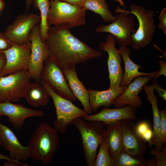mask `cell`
I'll list each match as a JSON object with an SVG mask.
<instances>
[{"mask_svg": "<svg viewBox=\"0 0 166 166\" xmlns=\"http://www.w3.org/2000/svg\"><path fill=\"white\" fill-rule=\"evenodd\" d=\"M66 24L49 27L44 41L49 50V58L61 69L76 68L78 64L101 57L102 52L89 46L72 34Z\"/></svg>", "mask_w": 166, "mask_h": 166, "instance_id": "cell-1", "label": "cell"}, {"mask_svg": "<svg viewBox=\"0 0 166 166\" xmlns=\"http://www.w3.org/2000/svg\"><path fill=\"white\" fill-rule=\"evenodd\" d=\"M57 131L50 124L41 122L34 130L27 144L30 158L46 166L53 160L60 144Z\"/></svg>", "mask_w": 166, "mask_h": 166, "instance_id": "cell-2", "label": "cell"}, {"mask_svg": "<svg viewBox=\"0 0 166 166\" xmlns=\"http://www.w3.org/2000/svg\"><path fill=\"white\" fill-rule=\"evenodd\" d=\"M85 122L81 117L76 118L69 124L75 126L81 134L86 162L88 166H94L97 149L103 141L106 130L101 122Z\"/></svg>", "mask_w": 166, "mask_h": 166, "instance_id": "cell-3", "label": "cell"}, {"mask_svg": "<svg viewBox=\"0 0 166 166\" xmlns=\"http://www.w3.org/2000/svg\"><path fill=\"white\" fill-rule=\"evenodd\" d=\"M130 10L122 9L128 14H132L136 18L139 26L132 35V49L138 50L145 48L152 42L156 29L155 24L154 14L152 10H147L143 6L132 4L129 6Z\"/></svg>", "mask_w": 166, "mask_h": 166, "instance_id": "cell-4", "label": "cell"}, {"mask_svg": "<svg viewBox=\"0 0 166 166\" xmlns=\"http://www.w3.org/2000/svg\"><path fill=\"white\" fill-rule=\"evenodd\" d=\"M47 21L48 26L67 25L71 28L86 23V10L82 7L59 0H50Z\"/></svg>", "mask_w": 166, "mask_h": 166, "instance_id": "cell-5", "label": "cell"}, {"mask_svg": "<svg viewBox=\"0 0 166 166\" xmlns=\"http://www.w3.org/2000/svg\"><path fill=\"white\" fill-rule=\"evenodd\" d=\"M40 83L45 88L53 100L56 115V119L53 123L58 132L64 134L71 122L77 118H82L88 115L84 109L75 105L70 100L57 94L45 81L41 80Z\"/></svg>", "mask_w": 166, "mask_h": 166, "instance_id": "cell-6", "label": "cell"}, {"mask_svg": "<svg viewBox=\"0 0 166 166\" xmlns=\"http://www.w3.org/2000/svg\"><path fill=\"white\" fill-rule=\"evenodd\" d=\"M116 19L108 25H99L95 28L97 33L106 32L113 35L120 46L131 45L132 35L136 31L133 17L129 16L119 7L115 10Z\"/></svg>", "mask_w": 166, "mask_h": 166, "instance_id": "cell-7", "label": "cell"}, {"mask_svg": "<svg viewBox=\"0 0 166 166\" xmlns=\"http://www.w3.org/2000/svg\"><path fill=\"white\" fill-rule=\"evenodd\" d=\"M32 79L28 70L0 76V102H16L24 97Z\"/></svg>", "mask_w": 166, "mask_h": 166, "instance_id": "cell-8", "label": "cell"}, {"mask_svg": "<svg viewBox=\"0 0 166 166\" xmlns=\"http://www.w3.org/2000/svg\"><path fill=\"white\" fill-rule=\"evenodd\" d=\"M29 40L31 43V54L28 71L31 78L40 83L44 62L49 56L47 46L41 38L40 25H35L32 28Z\"/></svg>", "mask_w": 166, "mask_h": 166, "instance_id": "cell-9", "label": "cell"}, {"mask_svg": "<svg viewBox=\"0 0 166 166\" xmlns=\"http://www.w3.org/2000/svg\"><path fill=\"white\" fill-rule=\"evenodd\" d=\"M41 78L61 97L70 101L77 99L71 90L61 69L49 58L44 62Z\"/></svg>", "mask_w": 166, "mask_h": 166, "instance_id": "cell-10", "label": "cell"}, {"mask_svg": "<svg viewBox=\"0 0 166 166\" xmlns=\"http://www.w3.org/2000/svg\"><path fill=\"white\" fill-rule=\"evenodd\" d=\"M41 22L40 16L37 14H21L7 26L4 33L12 42L22 45L30 41L29 36L32 28Z\"/></svg>", "mask_w": 166, "mask_h": 166, "instance_id": "cell-11", "label": "cell"}, {"mask_svg": "<svg viewBox=\"0 0 166 166\" xmlns=\"http://www.w3.org/2000/svg\"><path fill=\"white\" fill-rule=\"evenodd\" d=\"M12 43L11 47L2 52L6 55V63L0 71V76L28 70L31 57V43L20 45Z\"/></svg>", "mask_w": 166, "mask_h": 166, "instance_id": "cell-12", "label": "cell"}, {"mask_svg": "<svg viewBox=\"0 0 166 166\" xmlns=\"http://www.w3.org/2000/svg\"><path fill=\"white\" fill-rule=\"evenodd\" d=\"M116 42L114 37L109 34L106 36L105 41L101 42L98 45L100 49L108 54L107 65L110 89L121 86L123 75L121 65L122 57L116 47Z\"/></svg>", "mask_w": 166, "mask_h": 166, "instance_id": "cell-13", "label": "cell"}, {"mask_svg": "<svg viewBox=\"0 0 166 166\" xmlns=\"http://www.w3.org/2000/svg\"><path fill=\"white\" fill-rule=\"evenodd\" d=\"M133 120H121L122 151L135 158L143 159L146 153V142L137 133Z\"/></svg>", "mask_w": 166, "mask_h": 166, "instance_id": "cell-14", "label": "cell"}, {"mask_svg": "<svg viewBox=\"0 0 166 166\" xmlns=\"http://www.w3.org/2000/svg\"><path fill=\"white\" fill-rule=\"evenodd\" d=\"M44 113L38 109H31L22 104H17L7 101L0 102V117H8L9 123L16 129L21 128L26 119L32 117H43Z\"/></svg>", "mask_w": 166, "mask_h": 166, "instance_id": "cell-15", "label": "cell"}, {"mask_svg": "<svg viewBox=\"0 0 166 166\" xmlns=\"http://www.w3.org/2000/svg\"><path fill=\"white\" fill-rule=\"evenodd\" d=\"M0 118V145L9 151L10 157L17 161H25L30 158L28 146L22 145L14 132L7 126L2 124Z\"/></svg>", "mask_w": 166, "mask_h": 166, "instance_id": "cell-16", "label": "cell"}, {"mask_svg": "<svg viewBox=\"0 0 166 166\" xmlns=\"http://www.w3.org/2000/svg\"><path fill=\"white\" fill-rule=\"evenodd\" d=\"M152 78L148 75L138 77L130 82L123 92L115 100L113 105L115 108H121L127 105L135 108L141 106L143 102L138 95L144 86Z\"/></svg>", "mask_w": 166, "mask_h": 166, "instance_id": "cell-17", "label": "cell"}, {"mask_svg": "<svg viewBox=\"0 0 166 166\" xmlns=\"http://www.w3.org/2000/svg\"><path fill=\"white\" fill-rule=\"evenodd\" d=\"M136 108L130 105L115 109L102 108L99 113L93 115H88L82 119L88 121H101L106 126L122 120L136 119Z\"/></svg>", "mask_w": 166, "mask_h": 166, "instance_id": "cell-18", "label": "cell"}, {"mask_svg": "<svg viewBox=\"0 0 166 166\" xmlns=\"http://www.w3.org/2000/svg\"><path fill=\"white\" fill-rule=\"evenodd\" d=\"M118 50L123 59L124 64V70L120 86L126 87L135 78L142 76H149L156 80L159 71L147 73L140 72V69L142 67L134 62L130 57V51L128 46H121Z\"/></svg>", "mask_w": 166, "mask_h": 166, "instance_id": "cell-19", "label": "cell"}, {"mask_svg": "<svg viewBox=\"0 0 166 166\" xmlns=\"http://www.w3.org/2000/svg\"><path fill=\"white\" fill-rule=\"evenodd\" d=\"M68 81L69 86L74 96L81 103L84 110L90 115L91 110L89 100V93L82 82L79 79L76 68L62 70Z\"/></svg>", "mask_w": 166, "mask_h": 166, "instance_id": "cell-20", "label": "cell"}, {"mask_svg": "<svg viewBox=\"0 0 166 166\" xmlns=\"http://www.w3.org/2000/svg\"><path fill=\"white\" fill-rule=\"evenodd\" d=\"M127 87L120 86L101 91L88 89L92 112H96L100 107L102 106L106 108L110 107L113 105L115 99L123 92Z\"/></svg>", "mask_w": 166, "mask_h": 166, "instance_id": "cell-21", "label": "cell"}, {"mask_svg": "<svg viewBox=\"0 0 166 166\" xmlns=\"http://www.w3.org/2000/svg\"><path fill=\"white\" fill-rule=\"evenodd\" d=\"M106 127L104 138L109 154L113 158L122 151L121 120Z\"/></svg>", "mask_w": 166, "mask_h": 166, "instance_id": "cell-22", "label": "cell"}, {"mask_svg": "<svg viewBox=\"0 0 166 166\" xmlns=\"http://www.w3.org/2000/svg\"><path fill=\"white\" fill-rule=\"evenodd\" d=\"M24 97L28 104L33 107H37L47 104L50 96L41 83L30 82L28 86Z\"/></svg>", "mask_w": 166, "mask_h": 166, "instance_id": "cell-23", "label": "cell"}, {"mask_svg": "<svg viewBox=\"0 0 166 166\" xmlns=\"http://www.w3.org/2000/svg\"><path fill=\"white\" fill-rule=\"evenodd\" d=\"M107 0H81V7L99 15L105 22L114 21L116 19L109 10Z\"/></svg>", "mask_w": 166, "mask_h": 166, "instance_id": "cell-24", "label": "cell"}, {"mask_svg": "<svg viewBox=\"0 0 166 166\" xmlns=\"http://www.w3.org/2000/svg\"><path fill=\"white\" fill-rule=\"evenodd\" d=\"M112 158L113 166H155L156 164V159H137L123 151Z\"/></svg>", "mask_w": 166, "mask_h": 166, "instance_id": "cell-25", "label": "cell"}, {"mask_svg": "<svg viewBox=\"0 0 166 166\" xmlns=\"http://www.w3.org/2000/svg\"><path fill=\"white\" fill-rule=\"evenodd\" d=\"M144 90L147 95V100L151 104L153 115V135L152 138L156 137L159 134L160 128V111L158 107V99L154 93V89L152 85L145 84Z\"/></svg>", "mask_w": 166, "mask_h": 166, "instance_id": "cell-26", "label": "cell"}, {"mask_svg": "<svg viewBox=\"0 0 166 166\" xmlns=\"http://www.w3.org/2000/svg\"><path fill=\"white\" fill-rule=\"evenodd\" d=\"M34 7L40 12L41 22L40 23L41 36L43 41L47 37V32L49 27L48 25L47 18L50 8V2L49 0H32Z\"/></svg>", "mask_w": 166, "mask_h": 166, "instance_id": "cell-27", "label": "cell"}, {"mask_svg": "<svg viewBox=\"0 0 166 166\" xmlns=\"http://www.w3.org/2000/svg\"><path fill=\"white\" fill-rule=\"evenodd\" d=\"M160 128L156 137L151 139L148 143L149 147L155 145V148L158 151H161L164 144L166 143V111L165 109L160 111Z\"/></svg>", "mask_w": 166, "mask_h": 166, "instance_id": "cell-28", "label": "cell"}, {"mask_svg": "<svg viewBox=\"0 0 166 166\" xmlns=\"http://www.w3.org/2000/svg\"><path fill=\"white\" fill-rule=\"evenodd\" d=\"M99 146L94 166H113V160L109 154L104 138Z\"/></svg>", "mask_w": 166, "mask_h": 166, "instance_id": "cell-29", "label": "cell"}, {"mask_svg": "<svg viewBox=\"0 0 166 166\" xmlns=\"http://www.w3.org/2000/svg\"><path fill=\"white\" fill-rule=\"evenodd\" d=\"M149 153L151 155H155L156 160V166H166V147L163 146L160 151L156 150L155 148L150 149Z\"/></svg>", "mask_w": 166, "mask_h": 166, "instance_id": "cell-30", "label": "cell"}, {"mask_svg": "<svg viewBox=\"0 0 166 166\" xmlns=\"http://www.w3.org/2000/svg\"><path fill=\"white\" fill-rule=\"evenodd\" d=\"M12 45V42L7 37L4 33L0 32V52L8 50Z\"/></svg>", "mask_w": 166, "mask_h": 166, "instance_id": "cell-31", "label": "cell"}, {"mask_svg": "<svg viewBox=\"0 0 166 166\" xmlns=\"http://www.w3.org/2000/svg\"><path fill=\"white\" fill-rule=\"evenodd\" d=\"M159 23L158 27L165 34H166V8H164L158 17Z\"/></svg>", "mask_w": 166, "mask_h": 166, "instance_id": "cell-32", "label": "cell"}, {"mask_svg": "<svg viewBox=\"0 0 166 166\" xmlns=\"http://www.w3.org/2000/svg\"><path fill=\"white\" fill-rule=\"evenodd\" d=\"M150 128L148 123L146 121H142L136 125V130L137 134L143 138L144 134Z\"/></svg>", "mask_w": 166, "mask_h": 166, "instance_id": "cell-33", "label": "cell"}, {"mask_svg": "<svg viewBox=\"0 0 166 166\" xmlns=\"http://www.w3.org/2000/svg\"><path fill=\"white\" fill-rule=\"evenodd\" d=\"M154 90L158 93V97L161 98L164 100H166V90L163 88L156 81H155L152 84Z\"/></svg>", "mask_w": 166, "mask_h": 166, "instance_id": "cell-34", "label": "cell"}, {"mask_svg": "<svg viewBox=\"0 0 166 166\" xmlns=\"http://www.w3.org/2000/svg\"><path fill=\"white\" fill-rule=\"evenodd\" d=\"M160 66V69L159 73L156 77V79L158 78L161 75L166 76V61L164 60H160L159 61Z\"/></svg>", "mask_w": 166, "mask_h": 166, "instance_id": "cell-35", "label": "cell"}, {"mask_svg": "<svg viewBox=\"0 0 166 166\" xmlns=\"http://www.w3.org/2000/svg\"><path fill=\"white\" fill-rule=\"evenodd\" d=\"M153 135V131L151 128L148 129L144 134L143 138L148 143L150 142Z\"/></svg>", "mask_w": 166, "mask_h": 166, "instance_id": "cell-36", "label": "cell"}, {"mask_svg": "<svg viewBox=\"0 0 166 166\" xmlns=\"http://www.w3.org/2000/svg\"><path fill=\"white\" fill-rule=\"evenodd\" d=\"M6 61L5 53L3 52H0V71L6 65Z\"/></svg>", "mask_w": 166, "mask_h": 166, "instance_id": "cell-37", "label": "cell"}, {"mask_svg": "<svg viewBox=\"0 0 166 166\" xmlns=\"http://www.w3.org/2000/svg\"><path fill=\"white\" fill-rule=\"evenodd\" d=\"M79 7H81V0H59Z\"/></svg>", "mask_w": 166, "mask_h": 166, "instance_id": "cell-38", "label": "cell"}, {"mask_svg": "<svg viewBox=\"0 0 166 166\" xmlns=\"http://www.w3.org/2000/svg\"><path fill=\"white\" fill-rule=\"evenodd\" d=\"M25 4L26 13H27L30 6L32 4V0H26Z\"/></svg>", "mask_w": 166, "mask_h": 166, "instance_id": "cell-39", "label": "cell"}, {"mask_svg": "<svg viewBox=\"0 0 166 166\" xmlns=\"http://www.w3.org/2000/svg\"><path fill=\"white\" fill-rule=\"evenodd\" d=\"M0 160H6L17 161L14 160L6 155L2 154L0 153Z\"/></svg>", "mask_w": 166, "mask_h": 166, "instance_id": "cell-40", "label": "cell"}, {"mask_svg": "<svg viewBox=\"0 0 166 166\" xmlns=\"http://www.w3.org/2000/svg\"><path fill=\"white\" fill-rule=\"evenodd\" d=\"M115 2H118L120 5L125 8L126 7L123 0H115Z\"/></svg>", "mask_w": 166, "mask_h": 166, "instance_id": "cell-41", "label": "cell"}, {"mask_svg": "<svg viewBox=\"0 0 166 166\" xmlns=\"http://www.w3.org/2000/svg\"><path fill=\"white\" fill-rule=\"evenodd\" d=\"M5 6V3L3 0H0V11L3 9Z\"/></svg>", "mask_w": 166, "mask_h": 166, "instance_id": "cell-42", "label": "cell"}]
</instances>
